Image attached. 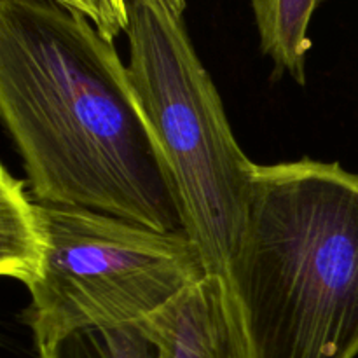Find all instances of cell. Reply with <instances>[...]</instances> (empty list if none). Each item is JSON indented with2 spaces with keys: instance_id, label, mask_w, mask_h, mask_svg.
Listing matches in <instances>:
<instances>
[{
  "instance_id": "3957f363",
  "label": "cell",
  "mask_w": 358,
  "mask_h": 358,
  "mask_svg": "<svg viewBox=\"0 0 358 358\" xmlns=\"http://www.w3.org/2000/svg\"><path fill=\"white\" fill-rule=\"evenodd\" d=\"M126 35L129 76L170 163L185 234L206 273L227 276L247 219L255 163L231 129L184 14L163 0H129Z\"/></svg>"
},
{
  "instance_id": "277c9868",
  "label": "cell",
  "mask_w": 358,
  "mask_h": 358,
  "mask_svg": "<svg viewBox=\"0 0 358 358\" xmlns=\"http://www.w3.org/2000/svg\"><path fill=\"white\" fill-rule=\"evenodd\" d=\"M45 247L24 322L35 348L87 327L140 324L206 273L185 233L42 203Z\"/></svg>"
},
{
  "instance_id": "9c48e42d",
  "label": "cell",
  "mask_w": 358,
  "mask_h": 358,
  "mask_svg": "<svg viewBox=\"0 0 358 358\" xmlns=\"http://www.w3.org/2000/svg\"><path fill=\"white\" fill-rule=\"evenodd\" d=\"M52 2L83 14L103 37L112 42L128 30L129 0H52Z\"/></svg>"
},
{
  "instance_id": "7a4b0ae2",
  "label": "cell",
  "mask_w": 358,
  "mask_h": 358,
  "mask_svg": "<svg viewBox=\"0 0 358 358\" xmlns=\"http://www.w3.org/2000/svg\"><path fill=\"white\" fill-rule=\"evenodd\" d=\"M227 280L254 358H358V173L255 163Z\"/></svg>"
},
{
  "instance_id": "ba28073f",
  "label": "cell",
  "mask_w": 358,
  "mask_h": 358,
  "mask_svg": "<svg viewBox=\"0 0 358 358\" xmlns=\"http://www.w3.org/2000/svg\"><path fill=\"white\" fill-rule=\"evenodd\" d=\"M37 358H157L142 324L87 327L35 348Z\"/></svg>"
},
{
  "instance_id": "30bf717a",
  "label": "cell",
  "mask_w": 358,
  "mask_h": 358,
  "mask_svg": "<svg viewBox=\"0 0 358 358\" xmlns=\"http://www.w3.org/2000/svg\"><path fill=\"white\" fill-rule=\"evenodd\" d=\"M163 2L166 3V6L170 7V9H173L175 13L184 14V10H185V0H163Z\"/></svg>"
},
{
  "instance_id": "5b68a950",
  "label": "cell",
  "mask_w": 358,
  "mask_h": 358,
  "mask_svg": "<svg viewBox=\"0 0 358 358\" xmlns=\"http://www.w3.org/2000/svg\"><path fill=\"white\" fill-rule=\"evenodd\" d=\"M140 324L157 358H254L243 310L226 275L208 273Z\"/></svg>"
},
{
  "instance_id": "8992f818",
  "label": "cell",
  "mask_w": 358,
  "mask_h": 358,
  "mask_svg": "<svg viewBox=\"0 0 358 358\" xmlns=\"http://www.w3.org/2000/svg\"><path fill=\"white\" fill-rule=\"evenodd\" d=\"M45 247L42 203L34 198L27 180L7 166L0 173V273L27 290L37 280Z\"/></svg>"
},
{
  "instance_id": "6da1fadb",
  "label": "cell",
  "mask_w": 358,
  "mask_h": 358,
  "mask_svg": "<svg viewBox=\"0 0 358 358\" xmlns=\"http://www.w3.org/2000/svg\"><path fill=\"white\" fill-rule=\"evenodd\" d=\"M0 115L37 201L185 233L128 66L83 14L52 0H0Z\"/></svg>"
},
{
  "instance_id": "52a82bcc",
  "label": "cell",
  "mask_w": 358,
  "mask_h": 358,
  "mask_svg": "<svg viewBox=\"0 0 358 358\" xmlns=\"http://www.w3.org/2000/svg\"><path fill=\"white\" fill-rule=\"evenodd\" d=\"M324 0H250L261 49L275 63L276 76L289 73L306 84V58L311 49L310 24Z\"/></svg>"
}]
</instances>
